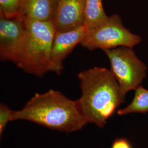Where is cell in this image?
Returning <instances> with one entry per match:
<instances>
[{
  "mask_svg": "<svg viewBox=\"0 0 148 148\" xmlns=\"http://www.w3.org/2000/svg\"><path fill=\"white\" fill-rule=\"evenodd\" d=\"M81 95L76 100L87 122L103 128L107 120L125 101V94L110 71L95 66L77 74Z\"/></svg>",
  "mask_w": 148,
  "mask_h": 148,
  "instance_id": "6da1fadb",
  "label": "cell"
},
{
  "mask_svg": "<svg viewBox=\"0 0 148 148\" xmlns=\"http://www.w3.org/2000/svg\"><path fill=\"white\" fill-rule=\"evenodd\" d=\"M12 121L24 120L63 133L78 131L88 123L76 101L56 90L37 93L19 110H13Z\"/></svg>",
  "mask_w": 148,
  "mask_h": 148,
  "instance_id": "7a4b0ae2",
  "label": "cell"
},
{
  "mask_svg": "<svg viewBox=\"0 0 148 148\" xmlns=\"http://www.w3.org/2000/svg\"><path fill=\"white\" fill-rule=\"evenodd\" d=\"M24 19L26 40L16 66L27 74L42 77L48 72L53 71L51 55L56 30L52 21Z\"/></svg>",
  "mask_w": 148,
  "mask_h": 148,
  "instance_id": "3957f363",
  "label": "cell"
},
{
  "mask_svg": "<svg viewBox=\"0 0 148 148\" xmlns=\"http://www.w3.org/2000/svg\"><path fill=\"white\" fill-rule=\"evenodd\" d=\"M141 41V37L123 26L120 16L114 14L99 26L86 30L80 44L90 51L96 49L104 51L119 47L132 48Z\"/></svg>",
  "mask_w": 148,
  "mask_h": 148,
  "instance_id": "277c9868",
  "label": "cell"
},
{
  "mask_svg": "<svg viewBox=\"0 0 148 148\" xmlns=\"http://www.w3.org/2000/svg\"><path fill=\"white\" fill-rule=\"evenodd\" d=\"M103 51L109 59L112 74L125 94L141 86L147 68L132 48L119 47Z\"/></svg>",
  "mask_w": 148,
  "mask_h": 148,
  "instance_id": "5b68a950",
  "label": "cell"
},
{
  "mask_svg": "<svg viewBox=\"0 0 148 148\" xmlns=\"http://www.w3.org/2000/svg\"><path fill=\"white\" fill-rule=\"evenodd\" d=\"M26 40V29L23 16L8 18L0 15V59L18 65Z\"/></svg>",
  "mask_w": 148,
  "mask_h": 148,
  "instance_id": "8992f818",
  "label": "cell"
},
{
  "mask_svg": "<svg viewBox=\"0 0 148 148\" xmlns=\"http://www.w3.org/2000/svg\"><path fill=\"white\" fill-rule=\"evenodd\" d=\"M85 0H58L52 23L56 32L82 27L85 21Z\"/></svg>",
  "mask_w": 148,
  "mask_h": 148,
  "instance_id": "52a82bcc",
  "label": "cell"
},
{
  "mask_svg": "<svg viewBox=\"0 0 148 148\" xmlns=\"http://www.w3.org/2000/svg\"><path fill=\"white\" fill-rule=\"evenodd\" d=\"M86 32L84 25L68 32H56L51 55L53 72L60 75L63 70L64 60L82 42Z\"/></svg>",
  "mask_w": 148,
  "mask_h": 148,
  "instance_id": "ba28073f",
  "label": "cell"
},
{
  "mask_svg": "<svg viewBox=\"0 0 148 148\" xmlns=\"http://www.w3.org/2000/svg\"><path fill=\"white\" fill-rule=\"evenodd\" d=\"M58 0H23L21 15L42 21H52Z\"/></svg>",
  "mask_w": 148,
  "mask_h": 148,
  "instance_id": "9c48e42d",
  "label": "cell"
},
{
  "mask_svg": "<svg viewBox=\"0 0 148 148\" xmlns=\"http://www.w3.org/2000/svg\"><path fill=\"white\" fill-rule=\"evenodd\" d=\"M109 16L103 8L102 0H85L84 27L86 30L99 26Z\"/></svg>",
  "mask_w": 148,
  "mask_h": 148,
  "instance_id": "30bf717a",
  "label": "cell"
},
{
  "mask_svg": "<svg viewBox=\"0 0 148 148\" xmlns=\"http://www.w3.org/2000/svg\"><path fill=\"white\" fill-rule=\"evenodd\" d=\"M148 112V90L140 86L135 90L132 101L126 107L119 110V115H126L129 114Z\"/></svg>",
  "mask_w": 148,
  "mask_h": 148,
  "instance_id": "8fae6325",
  "label": "cell"
},
{
  "mask_svg": "<svg viewBox=\"0 0 148 148\" xmlns=\"http://www.w3.org/2000/svg\"><path fill=\"white\" fill-rule=\"evenodd\" d=\"M23 0H0V15L12 18L21 16Z\"/></svg>",
  "mask_w": 148,
  "mask_h": 148,
  "instance_id": "7c38bea8",
  "label": "cell"
},
{
  "mask_svg": "<svg viewBox=\"0 0 148 148\" xmlns=\"http://www.w3.org/2000/svg\"><path fill=\"white\" fill-rule=\"evenodd\" d=\"M13 110L4 103L0 104V137L3 134L5 127L10 122L12 121Z\"/></svg>",
  "mask_w": 148,
  "mask_h": 148,
  "instance_id": "4fadbf2b",
  "label": "cell"
},
{
  "mask_svg": "<svg viewBox=\"0 0 148 148\" xmlns=\"http://www.w3.org/2000/svg\"><path fill=\"white\" fill-rule=\"evenodd\" d=\"M111 148H131L130 145L125 139H116L112 145Z\"/></svg>",
  "mask_w": 148,
  "mask_h": 148,
  "instance_id": "5bb4252c",
  "label": "cell"
}]
</instances>
